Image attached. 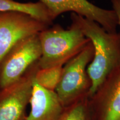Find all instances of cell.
<instances>
[{
  "label": "cell",
  "instance_id": "6da1fadb",
  "mask_svg": "<svg viewBox=\"0 0 120 120\" xmlns=\"http://www.w3.org/2000/svg\"><path fill=\"white\" fill-rule=\"evenodd\" d=\"M71 19L94 47V58L87 67L91 82L90 98L109 73L120 64V34L107 32L97 22L75 13H71Z\"/></svg>",
  "mask_w": 120,
  "mask_h": 120
},
{
  "label": "cell",
  "instance_id": "7a4b0ae2",
  "mask_svg": "<svg viewBox=\"0 0 120 120\" xmlns=\"http://www.w3.org/2000/svg\"><path fill=\"white\" fill-rule=\"evenodd\" d=\"M42 55L39 68L64 66L86 47L90 41L75 22L64 29L59 25L47 27L38 34Z\"/></svg>",
  "mask_w": 120,
  "mask_h": 120
},
{
  "label": "cell",
  "instance_id": "4fadbf2b",
  "mask_svg": "<svg viewBox=\"0 0 120 120\" xmlns=\"http://www.w3.org/2000/svg\"><path fill=\"white\" fill-rule=\"evenodd\" d=\"M112 10L115 12L118 20V24L120 26V0H111Z\"/></svg>",
  "mask_w": 120,
  "mask_h": 120
},
{
  "label": "cell",
  "instance_id": "ba28073f",
  "mask_svg": "<svg viewBox=\"0 0 120 120\" xmlns=\"http://www.w3.org/2000/svg\"><path fill=\"white\" fill-rule=\"evenodd\" d=\"M92 120H120V64L89 98Z\"/></svg>",
  "mask_w": 120,
  "mask_h": 120
},
{
  "label": "cell",
  "instance_id": "30bf717a",
  "mask_svg": "<svg viewBox=\"0 0 120 120\" xmlns=\"http://www.w3.org/2000/svg\"><path fill=\"white\" fill-rule=\"evenodd\" d=\"M18 11L27 13L50 25L54 19L43 4L37 2H19L14 0H0V12Z\"/></svg>",
  "mask_w": 120,
  "mask_h": 120
},
{
  "label": "cell",
  "instance_id": "277c9868",
  "mask_svg": "<svg viewBox=\"0 0 120 120\" xmlns=\"http://www.w3.org/2000/svg\"><path fill=\"white\" fill-rule=\"evenodd\" d=\"M42 49L38 34L13 47L0 63V90L16 83L40 61Z\"/></svg>",
  "mask_w": 120,
  "mask_h": 120
},
{
  "label": "cell",
  "instance_id": "7c38bea8",
  "mask_svg": "<svg viewBox=\"0 0 120 120\" xmlns=\"http://www.w3.org/2000/svg\"><path fill=\"white\" fill-rule=\"evenodd\" d=\"M62 68L63 66H56L38 68L34 76V81L42 87L55 91L61 79Z\"/></svg>",
  "mask_w": 120,
  "mask_h": 120
},
{
  "label": "cell",
  "instance_id": "8992f818",
  "mask_svg": "<svg viewBox=\"0 0 120 120\" xmlns=\"http://www.w3.org/2000/svg\"><path fill=\"white\" fill-rule=\"evenodd\" d=\"M53 19L70 12L97 22L107 32H117L118 20L113 10L102 8L88 0H40Z\"/></svg>",
  "mask_w": 120,
  "mask_h": 120
},
{
  "label": "cell",
  "instance_id": "3957f363",
  "mask_svg": "<svg viewBox=\"0 0 120 120\" xmlns=\"http://www.w3.org/2000/svg\"><path fill=\"white\" fill-rule=\"evenodd\" d=\"M94 47L90 42L81 52L63 66L55 92L64 108L88 96L91 82L87 67L94 58Z\"/></svg>",
  "mask_w": 120,
  "mask_h": 120
},
{
  "label": "cell",
  "instance_id": "5b68a950",
  "mask_svg": "<svg viewBox=\"0 0 120 120\" xmlns=\"http://www.w3.org/2000/svg\"><path fill=\"white\" fill-rule=\"evenodd\" d=\"M49 26L25 13L0 12V63L16 45Z\"/></svg>",
  "mask_w": 120,
  "mask_h": 120
},
{
  "label": "cell",
  "instance_id": "8fae6325",
  "mask_svg": "<svg viewBox=\"0 0 120 120\" xmlns=\"http://www.w3.org/2000/svg\"><path fill=\"white\" fill-rule=\"evenodd\" d=\"M59 120H92L89 107V97L85 96L64 108Z\"/></svg>",
  "mask_w": 120,
  "mask_h": 120
},
{
  "label": "cell",
  "instance_id": "9c48e42d",
  "mask_svg": "<svg viewBox=\"0 0 120 120\" xmlns=\"http://www.w3.org/2000/svg\"><path fill=\"white\" fill-rule=\"evenodd\" d=\"M25 120H59L64 109L55 91L42 87L34 81Z\"/></svg>",
  "mask_w": 120,
  "mask_h": 120
},
{
  "label": "cell",
  "instance_id": "52a82bcc",
  "mask_svg": "<svg viewBox=\"0 0 120 120\" xmlns=\"http://www.w3.org/2000/svg\"><path fill=\"white\" fill-rule=\"evenodd\" d=\"M38 68L37 64L19 81L0 90V120H26V109Z\"/></svg>",
  "mask_w": 120,
  "mask_h": 120
}]
</instances>
